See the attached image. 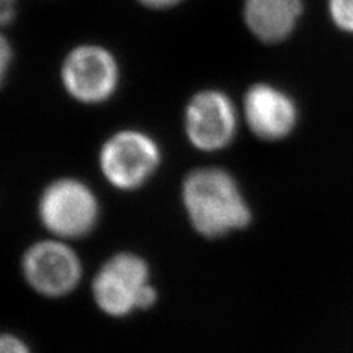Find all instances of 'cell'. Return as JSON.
<instances>
[{
  "mask_svg": "<svg viewBox=\"0 0 353 353\" xmlns=\"http://www.w3.org/2000/svg\"><path fill=\"white\" fill-rule=\"evenodd\" d=\"M10 59V53H9V46L6 40H3L2 43V72L5 74L6 70H8V62Z\"/></svg>",
  "mask_w": 353,
  "mask_h": 353,
  "instance_id": "14",
  "label": "cell"
},
{
  "mask_svg": "<svg viewBox=\"0 0 353 353\" xmlns=\"http://www.w3.org/2000/svg\"><path fill=\"white\" fill-rule=\"evenodd\" d=\"M143 5H148L150 8H168L175 3H179L180 0H139Z\"/></svg>",
  "mask_w": 353,
  "mask_h": 353,
  "instance_id": "12",
  "label": "cell"
},
{
  "mask_svg": "<svg viewBox=\"0 0 353 353\" xmlns=\"http://www.w3.org/2000/svg\"><path fill=\"white\" fill-rule=\"evenodd\" d=\"M237 117L225 93H197L185 110V131L192 145L205 152L224 149L236 134Z\"/></svg>",
  "mask_w": 353,
  "mask_h": 353,
  "instance_id": "7",
  "label": "cell"
},
{
  "mask_svg": "<svg viewBox=\"0 0 353 353\" xmlns=\"http://www.w3.org/2000/svg\"><path fill=\"white\" fill-rule=\"evenodd\" d=\"M161 162V152L145 132L127 130L110 137L101 150L105 179L121 190H134L145 184Z\"/></svg>",
  "mask_w": 353,
  "mask_h": 353,
  "instance_id": "5",
  "label": "cell"
},
{
  "mask_svg": "<svg viewBox=\"0 0 353 353\" xmlns=\"http://www.w3.org/2000/svg\"><path fill=\"white\" fill-rule=\"evenodd\" d=\"M12 2L14 0H2V21L3 24H6V22L12 18Z\"/></svg>",
  "mask_w": 353,
  "mask_h": 353,
  "instance_id": "13",
  "label": "cell"
},
{
  "mask_svg": "<svg viewBox=\"0 0 353 353\" xmlns=\"http://www.w3.org/2000/svg\"><path fill=\"white\" fill-rule=\"evenodd\" d=\"M63 85L83 103H102L118 85V65L101 46H80L66 57L62 65Z\"/></svg>",
  "mask_w": 353,
  "mask_h": 353,
  "instance_id": "6",
  "label": "cell"
},
{
  "mask_svg": "<svg viewBox=\"0 0 353 353\" xmlns=\"http://www.w3.org/2000/svg\"><path fill=\"white\" fill-rule=\"evenodd\" d=\"M22 274L37 294L59 299L79 287L83 265L79 255L61 240H43L27 249Z\"/></svg>",
  "mask_w": 353,
  "mask_h": 353,
  "instance_id": "4",
  "label": "cell"
},
{
  "mask_svg": "<svg viewBox=\"0 0 353 353\" xmlns=\"http://www.w3.org/2000/svg\"><path fill=\"white\" fill-rule=\"evenodd\" d=\"M150 284V268L141 256L121 252L109 258L94 275L92 294L96 306L112 318L141 311V294Z\"/></svg>",
  "mask_w": 353,
  "mask_h": 353,
  "instance_id": "2",
  "label": "cell"
},
{
  "mask_svg": "<svg viewBox=\"0 0 353 353\" xmlns=\"http://www.w3.org/2000/svg\"><path fill=\"white\" fill-rule=\"evenodd\" d=\"M245 114L250 130L263 140H280L294 128L296 105L290 96L270 84H256L245 96Z\"/></svg>",
  "mask_w": 353,
  "mask_h": 353,
  "instance_id": "8",
  "label": "cell"
},
{
  "mask_svg": "<svg viewBox=\"0 0 353 353\" xmlns=\"http://www.w3.org/2000/svg\"><path fill=\"white\" fill-rule=\"evenodd\" d=\"M330 15L340 30L353 34V0H330Z\"/></svg>",
  "mask_w": 353,
  "mask_h": 353,
  "instance_id": "10",
  "label": "cell"
},
{
  "mask_svg": "<svg viewBox=\"0 0 353 353\" xmlns=\"http://www.w3.org/2000/svg\"><path fill=\"white\" fill-rule=\"evenodd\" d=\"M0 353H31V349L21 337L5 334L0 340Z\"/></svg>",
  "mask_w": 353,
  "mask_h": 353,
  "instance_id": "11",
  "label": "cell"
},
{
  "mask_svg": "<svg viewBox=\"0 0 353 353\" xmlns=\"http://www.w3.org/2000/svg\"><path fill=\"white\" fill-rule=\"evenodd\" d=\"M39 216L44 228L54 237H84L97 223V199L81 181L62 179L46 187L41 194Z\"/></svg>",
  "mask_w": 353,
  "mask_h": 353,
  "instance_id": "3",
  "label": "cell"
},
{
  "mask_svg": "<svg viewBox=\"0 0 353 353\" xmlns=\"http://www.w3.org/2000/svg\"><path fill=\"white\" fill-rule=\"evenodd\" d=\"M302 10V0H246L245 19L258 39L277 43L292 34Z\"/></svg>",
  "mask_w": 353,
  "mask_h": 353,
  "instance_id": "9",
  "label": "cell"
},
{
  "mask_svg": "<svg viewBox=\"0 0 353 353\" xmlns=\"http://www.w3.org/2000/svg\"><path fill=\"white\" fill-rule=\"evenodd\" d=\"M183 203L194 230L208 239L246 228L252 219L250 208L237 183L218 168H203L187 175Z\"/></svg>",
  "mask_w": 353,
  "mask_h": 353,
  "instance_id": "1",
  "label": "cell"
}]
</instances>
